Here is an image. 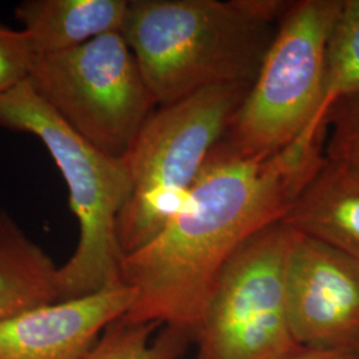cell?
<instances>
[{"label": "cell", "mask_w": 359, "mask_h": 359, "mask_svg": "<svg viewBox=\"0 0 359 359\" xmlns=\"http://www.w3.org/2000/svg\"><path fill=\"white\" fill-rule=\"evenodd\" d=\"M243 0H132L121 35L156 107L218 84H252L274 35Z\"/></svg>", "instance_id": "obj_2"}, {"label": "cell", "mask_w": 359, "mask_h": 359, "mask_svg": "<svg viewBox=\"0 0 359 359\" xmlns=\"http://www.w3.org/2000/svg\"><path fill=\"white\" fill-rule=\"evenodd\" d=\"M250 86H212L156 107L145 120L123 157L130 194L116 226L121 257L149 243L179 213Z\"/></svg>", "instance_id": "obj_4"}, {"label": "cell", "mask_w": 359, "mask_h": 359, "mask_svg": "<svg viewBox=\"0 0 359 359\" xmlns=\"http://www.w3.org/2000/svg\"><path fill=\"white\" fill-rule=\"evenodd\" d=\"M342 0L293 1L274 31L222 142L245 154H274L316 127L326 50Z\"/></svg>", "instance_id": "obj_5"}, {"label": "cell", "mask_w": 359, "mask_h": 359, "mask_svg": "<svg viewBox=\"0 0 359 359\" xmlns=\"http://www.w3.org/2000/svg\"><path fill=\"white\" fill-rule=\"evenodd\" d=\"M280 359H359V354L298 347L294 351L289 353L287 355Z\"/></svg>", "instance_id": "obj_17"}, {"label": "cell", "mask_w": 359, "mask_h": 359, "mask_svg": "<svg viewBox=\"0 0 359 359\" xmlns=\"http://www.w3.org/2000/svg\"><path fill=\"white\" fill-rule=\"evenodd\" d=\"M0 127L38 137L67 184L79 241L57 270L59 301L123 286L116 226L130 194L124 160L81 139L39 97L28 80L0 95Z\"/></svg>", "instance_id": "obj_3"}, {"label": "cell", "mask_w": 359, "mask_h": 359, "mask_svg": "<svg viewBox=\"0 0 359 359\" xmlns=\"http://www.w3.org/2000/svg\"><path fill=\"white\" fill-rule=\"evenodd\" d=\"M359 93V0H342L326 50L323 99L316 127H327L335 104Z\"/></svg>", "instance_id": "obj_13"}, {"label": "cell", "mask_w": 359, "mask_h": 359, "mask_svg": "<svg viewBox=\"0 0 359 359\" xmlns=\"http://www.w3.org/2000/svg\"><path fill=\"white\" fill-rule=\"evenodd\" d=\"M34 57L26 32L0 23V95L28 80Z\"/></svg>", "instance_id": "obj_16"}, {"label": "cell", "mask_w": 359, "mask_h": 359, "mask_svg": "<svg viewBox=\"0 0 359 359\" xmlns=\"http://www.w3.org/2000/svg\"><path fill=\"white\" fill-rule=\"evenodd\" d=\"M294 236L280 219L236 250L194 332L193 359H280L301 347L287 308V261Z\"/></svg>", "instance_id": "obj_7"}, {"label": "cell", "mask_w": 359, "mask_h": 359, "mask_svg": "<svg viewBox=\"0 0 359 359\" xmlns=\"http://www.w3.org/2000/svg\"><path fill=\"white\" fill-rule=\"evenodd\" d=\"M28 83L81 139L123 158L156 108L121 32L34 57Z\"/></svg>", "instance_id": "obj_6"}, {"label": "cell", "mask_w": 359, "mask_h": 359, "mask_svg": "<svg viewBox=\"0 0 359 359\" xmlns=\"http://www.w3.org/2000/svg\"><path fill=\"white\" fill-rule=\"evenodd\" d=\"M193 344L189 334L156 323H111L83 359H181Z\"/></svg>", "instance_id": "obj_14"}, {"label": "cell", "mask_w": 359, "mask_h": 359, "mask_svg": "<svg viewBox=\"0 0 359 359\" xmlns=\"http://www.w3.org/2000/svg\"><path fill=\"white\" fill-rule=\"evenodd\" d=\"M325 139L326 129H306L266 154L218 142L179 213L149 243L121 257L120 280L133 301L120 320L193 338L221 271L248 238L283 219L321 165Z\"/></svg>", "instance_id": "obj_1"}, {"label": "cell", "mask_w": 359, "mask_h": 359, "mask_svg": "<svg viewBox=\"0 0 359 359\" xmlns=\"http://www.w3.org/2000/svg\"><path fill=\"white\" fill-rule=\"evenodd\" d=\"M57 270L6 210H0V321L59 301Z\"/></svg>", "instance_id": "obj_12"}, {"label": "cell", "mask_w": 359, "mask_h": 359, "mask_svg": "<svg viewBox=\"0 0 359 359\" xmlns=\"http://www.w3.org/2000/svg\"><path fill=\"white\" fill-rule=\"evenodd\" d=\"M132 301L133 292L123 285L0 321V359H83Z\"/></svg>", "instance_id": "obj_9"}, {"label": "cell", "mask_w": 359, "mask_h": 359, "mask_svg": "<svg viewBox=\"0 0 359 359\" xmlns=\"http://www.w3.org/2000/svg\"><path fill=\"white\" fill-rule=\"evenodd\" d=\"M330 126L325 157L359 173V93L334 105L327 116Z\"/></svg>", "instance_id": "obj_15"}, {"label": "cell", "mask_w": 359, "mask_h": 359, "mask_svg": "<svg viewBox=\"0 0 359 359\" xmlns=\"http://www.w3.org/2000/svg\"><path fill=\"white\" fill-rule=\"evenodd\" d=\"M281 221L359 264V173L325 157Z\"/></svg>", "instance_id": "obj_10"}, {"label": "cell", "mask_w": 359, "mask_h": 359, "mask_svg": "<svg viewBox=\"0 0 359 359\" xmlns=\"http://www.w3.org/2000/svg\"><path fill=\"white\" fill-rule=\"evenodd\" d=\"M127 11V0H26L16 6L15 18L38 56L121 32Z\"/></svg>", "instance_id": "obj_11"}, {"label": "cell", "mask_w": 359, "mask_h": 359, "mask_svg": "<svg viewBox=\"0 0 359 359\" xmlns=\"http://www.w3.org/2000/svg\"><path fill=\"white\" fill-rule=\"evenodd\" d=\"M287 308L298 346L359 354V264L295 231Z\"/></svg>", "instance_id": "obj_8"}]
</instances>
